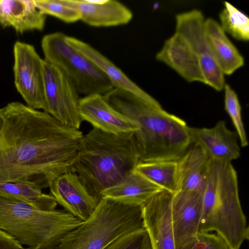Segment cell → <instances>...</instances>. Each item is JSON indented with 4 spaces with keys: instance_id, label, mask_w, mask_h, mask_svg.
Returning a JSON list of instances; mask_svg holds the SVG:
<instances>
[{
    "instance_id": "obj_26",
    "label": "cell",
    "mask_w": 249,
    "mask_h": 249,
    "mask_svg": "<svg viewBox=\"0 0 249 249\" xmlns=\"http://www.w3.org/2000/svg\"><path fill=\"white\" fill-rule=\"evenodd\" d=\"M223 89L225 91V109L235 128L241 146H247L248 141L242 118L241 107L238 96L228 84H225Z\"/></svg>"
},
{
    "instance_id": "obj_28",
    "label": "cell",
    "mask_w": 249,
    "mask_h": 249,
    "mask_svg": "<svg viewBox=\"0 0 249 249\" xmlns=\"http://www.w3.org/2000/svg\"><path fill=\"white\" fill-rule=\"evenodd\" d=\"M104 249H152L148 233L144 227L124 234Z\"/></svg>"
},
{
    "instance_id": "obj_16",
    "label": "cell",
    "mask_w": 249,
    "mask_h": 249,
    "mask_svg": "<svg viewBox=\"0 0 249 249\" xmlns=\"http://www.w3.org/2000/svg\"><path fill=\"white\" fill-rule=\"evenodd\" d=\"M77 10L81 20L93 27H107L125 25L133 18L132 11L115 0H62Z\"/></svg>"
},
{
    "instance_id": "obj_22",
    "label": "cell",
    "mask_w": 249,
    "mask_h": 249,
    "mask_svg": "<svg viewBox=\"0 0 249 249\" xmlns=\"http://www.w3.org/2000/svg\"><path fill=\"white\" fill-rule=\"evenodd\" d=\"M162 189L134 170L115 185L105 190L102 198L122 203L142 206Z\"/></svg>"
},
{
    "instance_id": "obj_5",
    "label": "cell",
    "mask_w": 249,
    "mask_h": 249,
    "mask_svg": "<svg viewBox=\"0 0 249 249\" xmlns=\"http://www.w3.org/2000/svg\"><path fill=\"white\" fill-rule=\"evenodd\" d=\"M84 222L65 210H43L0 194V230L21 245L54 249L64 235Z\"/></svg>"
},
{
    "instance_id": "obj_23",
    "label": "cell",
    "mask_w": 249,
    "mask_h": 249,
    "mask_svg": "<svg viewBox=\"0 0 249 249\" xmlns=\"http://www.w3.org/2000/svg\"><path fill=\"white\" fill-rule=\"evenodd\" d=\"M42 190L40 185L32 181H0V194L20 200L41 210H55L57 202L53 196L43 193Z\"/></svg>"
},
{
    "instance_id": "obj_2",
    "label": "cell",
    "mask_w": 249,
    "mask_h": 249,
    "mask_svg": "<svg viewBox=\"0 0 249 249\" xmlns=\"http://www.w3.org/2000/svg\"><path fill=\"white\" fill-rule=\"evenodd\" d=\"M103 96L114 109L138 124L134 135L139 162L178 160L188 150L191 143L189 127L156 99L147 101L115 88Z\"/></svg>"
},
{
    "instance_id": "obj_27",
    "label": "cell",
    "mask_w": 249,
    "mask_h": 249,
    "mask_svg": "<svg viewBox=\"0 0 249 249\" xmlns=\"http://www.w3.org/2000/svg\"><path fill=\"white\" fill-rule=\"evenodd\" d=\"M37 9L44 15L55 17L66 23L81 20L79 11L62 0H34Z\"/></svg>"
},
{
    "instance_id": "obj_18",
    "label": "cell",
    "mask_w": 249,
    "mask_h": 249,
    "mask_svg": "<svg viewBox=\"0 0 249 249\" xmlns=\"http://www.w3.org/2000/svg\"><path fill=\"white\" fill-rule=\"evenodd\" d=\"M212 160L198 146L187 150L178 160V191L203 194Z\"/></svg>"
},
{
    "instance_id": "obj_15",
    "label": "cell",
    "mask_w": 249,
    "mask_h": 249,
    "mask_svg": "<svg viewBox=\"0 0 249 249\" xmlns=\"http://www.w3.org/2000/svg\"><path fill=\"white\" fill-rule=\"evenodd\" d=\"M191 143L199 147L212 160L231 162L240 154L237 135L224 121L211 128L189 127Z\"/></svg>"
},
{
    "instance_id": "obj_31",
    "label": "cell",
    "mask_w": 249,
    "mask_h": 249,
    "mask_svg": "<svg viewBox=\"0 0 249 249\" xmlns=\"http://www.w3.org/2000/svg\"><path fill=\"white\" fill-rule=\"evenodd\" d=\"M4 123V119L3 117L2 108H0V134L3 129Z\"/></svg>"
},
{
    "instance_id": "obj_10",
    "label": "cell",
    "mask_w": 249,
    "mask_h": 249,
    "mask_svg": "<svg viewBox=\"0 0 249 249\" xmlns=\"http://www.w3.org/2000/svg\"><path fill=\"white\" fill-rule=\"evenodd\" d=\"M14 82L17 90L27 106L45 111L44 59L34 46L20 41L14 44Z\"/></svg>"
},
{
    "instance_id": "obj_21",
    "label": "cell",
    "mask_w": 249,
    "mask_h": 249,
    "mask_svg": "<svg viewBox=\"0 0 249 249\" xmlns=\"http://www.w3.org/2000/svg\"><path fill=\"white\" fill-rule=\"evenodd\" d=\"M204 25L212 52L218 65L224 75L232 74L244 65L243 56L215 20L205 19Z\"/></svg>"
},
{
    "instance_id": "obj_14",
    "label": "cell",
    "mask_w": 249,
    "mask_h": 249,
    "mask_svg": "<svg viewBox=\"0 0 249 249\" xmlns=\"http://www.w3.org/2000/svg\"><path fill=\"white\" fill-rule=\"evenodd\" d=\"M49 188L50 195L57 204L83 221L89 218L97 205V201L74 173L70 172L60 175L53 180Z\"/></svg>"
},
{
    "instance_id": "obj_13",
    "label": "cell",
    "mask_w": 249,
    "mask_h": 249,
    "mask_svg": "<svg viewBox=\"0 0 249 249\" xmlns=\"http://www.w3.org/2000/svg\"><path fill=\"white\" fill-rule=\"evenodd\" d=\"M79 113L82 121L107 133H132L139 129L136 123L114 109L102 95L92 94L80 98Z\"/></svg>"
},
{
    "instance_id": "obj_17",
    "label": "cell",
    "mask_w": 249,
    "mask_h": 249,
    "mask_svg": "<svg viewBox=\"0 0 249 249\" xmlns=\"http://www.w3.org/2000/svg\"><path fill=\"white\" fill-rule=\"evenodd\" d=\"M156 59L170 67L189 82L204 83L198 58L184 38L175 33L166 39Z\"/></svg>"
},
{
    "instance_id": "obj_19",
    "label": "cell",
    "mask_w": 249,
    "mask_h": 249,
    "mask_svg": "<svg viewBox=\"0 0 249 249\" xmlns=\"http://www.w3.org/2000/svg\"><path fill=\"white\" fill-rule=\"evenodd\" d=\"M46 18L34 0H0V24L3 27H12L20 34L41 31Z\"/></svg>"
},
{
    "instance_id": "obj_24",
    "label": "cell",
    "mask_w": 249,
    "mask_h": 249,
    "mask_svg": "<svg viewBox=\"0 0 249 249\" xmlns=\"http://www.w3.org/2000/svg\"><path fill=\"white\" fill-rule=\"evenodd\" d=\"M134 170L171 193L178 190V160L140 161Z\"/></svg>"
},
{
    "instance_id": "obj_20",
    "label": "cell",
    "mask_w": 249,
    "mask_h": 249,
    "mask_svg": "<svg viewBox=\"0 0 249 249\" xmlns=\"http://www.w3.org/2000/svg\"><path fill=\"white\" fill-rule=\"evenodd\" d=\"M66 40L91 60L107 77L114 88L131 92L147 101L155 100L132 81L113 62L90 45L75 37L67 36Z\"/></svg>"
},
{
    "instance_id": "obj_25",
    "label": "cell",
    "mask_w": 249,
    "mask_h": 249,
    "mask_svg": "<svg viewBox=\"0 0 249 249\" xmlns=\"http://www.w3.org/2000/svg\"><path fill=\"white\" fill-rule=\"evenodd\" d=\"M224 7L219 14L220 25L237 40L247 41L249 39V19L244 13L225 1Z\"/></svg>"
},
{
    "instance_id": "obj_1",
    "label": "cell",
    "mask_w": 249,
    "mask_h": 249,
    "mask_svg": "<svg viewBox=\"0 0 249 249\" xmlns=\"http://www.w3.org/2000/svg\"><path fill=\"white\" fill-rule=\"evenodd\" d=\"M2 109L0 181H32L43 189L60 175L72 172L81 131L20 102Z\"/></svg>"
},
{
    "instance_id": "obj_32",
    "label": "cell",
    "mask_w": 249,
    "mask_h": 249,
    "mask_svg": "<svg viewBox=\"0 0 249 249\" xmlns=\"http://www.w3.org/2000/svg\"><path fill=\"white\" fill-rule=\"evenodd\" d=\"M25 249H33V248L28 247L27 248H25Z\"/></svg>"
},
{
    "instance_id": "obj_7",
    "label": "cell",
    "mask_w": 249,
    "mask_h": 249,
    "mask_svg": "<svg viewBox=\"0 0 249 249\" xmlns=\"http://www.w3.org/2000/svg\"><path fill=\"white\" fill-rule=\"evenodd\" d=\"M67 36L54 32L43 36L44 60L60 69L79 94L104 95L114 88L105 74L89 58L69 44Z\"/></svg>"
},
{
    "instance_id": "obj_3",
    "label": "cell",
    "mask_w": 249,
    "mask_h": 249,
    "mask_svg": "<svg viewBox=\"0 0 249 249\" xmlns=\"http://www.w3.org/2000/svg\"><path fill=\"white\" fill-rule=\"evenodd\" d=\"M134 133L115 134L93 127L83 135L72 172L98 203L105 190L123 179L139 162Z\"/></svg>"
},
{
    "instance_id": "obj_4",
    "label": "cell",
    "mask_w": 249,
    "mask_h": 249,
    "mask_svg": "<svg viewBox=\"0 0 249 249\" xmlns=\"http://www.w3.org/2000/svg\"><path fill=\"white\" fill-rule=\"evenodd\" d=\"M199 232L215 231L232 249H239L249 238L239 196L236 171L231 162L212 160L202 194Z\"/></svg>"
},
{
    "instance_id": "obj_30",
    "label": "cell",
    "mask_w": 249,
    "mask_h": 249,
    "mask_svg": "<svg viewBox=\"0 0 249 249\" xmlns=\"http://www.w3.org/2000/svg\"><path fill=\"white\" fill-rule=\"evenodd\" d=\"M0 249H25L13 237L0 230Z\"/></svg>"
},
{
    "instance_id": "obj_11",
    "label": "cell",
    "mask_w": 249,
    "mask_h": 249,
    "mask_svg": "<svg viewBox=\"0 0 249 249\" xmlns=\"http://www.w3.org/2000/svg\"><path fill=\"white\" fill-rule=\"evenodd\" d=\"M173 194L162 190L142 206L143 227L152 249H176L172 219Z\"/></svg>"
},
{
    "instance_id": "obj_8",
    "label": "cell",
    "mask_w": 249,
    "mask_h": 249,
    "mask_svg": "<svg viewBox=\"0 0 249 249\" xmlns=\"http://www.w3.org/2000/svg\"><path fill=\"white\" fill-rule=\"evenodd\" d=\"M202 13L194 9L176 16L175 32L186 40L198 58L204 79V84L217 91L224 89V74L218 65L212 52L205 29Z\"/></svg>"
},
{
    "instance_id": "obj_6",
    "label": "cell",
    "mask_w": 249,
    "mask_h": 249,
    "mask_svg": "<svg viewBox=\"0 0 249 249\" xmlns=\"http://www.w3.org/2000/svg\"><path fill=\"white\" fill-rule=\"evenodd\" d=\"M142 227V206L102 197L89 218L64 235L54 249H104Z\"/></svg>"
},
{
    "instance_id": "obj_9",
    "label": "cell",
    "mask_w": 249,
    "mask_h": 249,
    "mask_svg": "<svg viewBox=\"0 0 249 249\" xmlns=\"http://www.w3.org/2000/svg\"><path fill=\"white\" fill-rule=\"evenodd\" d=\"M43 75L45 112L63 124L79 129L80 98L74 86L60 69L44 60Z\"/></svg>"
},
{
    "instance_id": "obj_12",
    "label": "cell",
    "mask_w": 249,
    "mask_h": 249,
    "mask_svg": "<svg viewBox=\"0 0 249 249\" xmlns=\"http://www.w3.org/2000/svg\"><path fill=\"white\" fill-rule=\"evenodd\" d=\"M202 211V194L193 191H178L173 194L172 219L176 249H180L196 240Z\"/></svg>"
},
{
    "instance_id": "obj_29",
    "label": "cell",
    "mask_w": 249,
    "mask_h": 249,
    "mask_svg": "<svg viewBox=\"0 0 249 249\" xmlns=\"http://www.w3.org/2000/svg\"><path fill=\"white\" fill-rule=\"evenodd\" d=\"M180 249H232L225 240L217 233L199 232L193 242Z\"/></svg>"
}]
</instances>
